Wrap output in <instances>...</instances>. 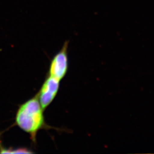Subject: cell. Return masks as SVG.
<instances>
[{
    "label": "cell",
    "mask_w": 154,
    "mask_h": 154,
    "mask_svg": "<svg viewBox=\"0 0 154 154\" xmlns=\"http://www.w3.org/2000/svg\"><path fill=\"white\" fill-rule=\"evenodd\" d=\"M43 111L38 98L34 97L21 105L17 112V125L30 134L34 140L37 132L44 125Z\"/></svg>",
    "instance_id": "1"
},
{
    "label": "cell",
    "mask_w": 154,
    "mask_h": 154,
    "mask_svg": "<svg viewBox=\"0 0 154 154\" xmlns=\"http://www.w3.org/2000/svg\"><path fill=\"white\" fill-rule=\"evenodd\" d=\"M68 42L64 45L61 50L54 57L50 66L49 76L61 81L65 76L68 69V58L67 48Z\"/></svg>",
    "instance_id": "2"
},
{
    "label": "cell",
    "mask_w": 154,
    "mask_h": 154,
    "mask_svg": "<svg viewBox=\"0 0 154 154\" xmlns=\"http://www.w3.org/2000/svg\"><path fill=\"white\" fill-rule=\"evenodd\" d=\"M60 81L49 76L45 81L39 93V101L45 110L54 99L60 87Z\"/></svg>",
    "instance_id": "3"
}]
</instances>
